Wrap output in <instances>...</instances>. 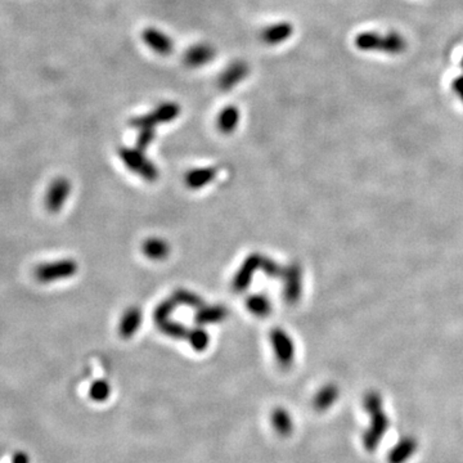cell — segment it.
Masks as SVG:
<instances>
[{
  "mask_svg": "<svg viewBox=\"0 0 463 463\" xmlns=\"http://www.w3.org/2000/svg\"><path fill=\"white\" fill-rule=\"evenodd\" d=\"M77 263L71 259H62L38 265L35 269L36 280L42 283L65 281L77 273Z\"/></svg>",
  "mask_w": 463,
  "mask_h": 463,
  "instance_id": "cell-1",
  "label": "cell"
},
{
  "mask_svg": "<svg viewBox=\"0 0 463 463\" xmlns=\"http://www.w3.org/2000/svg\"><path fill=\"white\" fill-rule=\"evenodd\" d=\"M356 45L362 50H384L388 53H400L405 50L404 39L397 33L380 36L377 33H364L358 35Z\"/></svg>",
  "mask_w": 463,
  "mask_h": 463,
  "instance_id": "cell-2",
  "label": "cell"
},
{
  "mask_svg": "<svg viewBox=\"0 0 463 463\" xmlns=\"http://www.w3.org/2000/svg\"><path fill=\"white\" fill-rule=\"evenodd\" d=\"M271 342L278 364L282 368H289L295 360V345L291 336L282 328H274L271 332Z\"/></svg>",
  "mask_w": 463,
  "mask_h": 463,
  "instance_id": "cell-3",
  "label": "cell"
},
{
  "mask_svg": "<svg viewBox=\"0 0 463 463\" xmlns=\"http://www.w3.org/2000/svg\"><path fill=\"white\" fill-rule=\"evenodd\" d=\"M120 158L132 172L141 174V176L144 179L147 181L158 179V167L144 158L139 151L123 149L120 151Z\"/></svg>",
  "mask_w": 463,
  "mask_h": 463,
  "instance_id": "cell-4",
  "label": "cell"
},
{
  "mask_svg": "<svg viewBox=\"0 0 463 463\" xmlns=\"http://www.w3.org/2000/svg\"><path fill=\"white\" fill-rule=\"evenodd\" d=\"M389 417L384 411L371 414V422L368 429L364 431L363 446L365 450L373 452L380 446L381 440L389 429Z\"/></svg>",
  "mask_w": 463,
  "mask_h": 463,
  "instance_id": "cell-5",
  "label": "cell"
},
{
  "mask_svg": "<svg viewBox=\"0 0 463 463\" xmlns=\"http://www.w3.org/2000/svg\"><path fill=\"white\" fill-rule=\"evenodd\" d=\"M179 115V106L175 103H165L158 106L153 112H151L149 115L141 116L137 117L132 121V126L137 128H152L153 125L158 124V123H169L173 121L174 119H176Z\"/></svg>",
  "mask_w": 463,
  "mask_h": 463,
  "instance_id": "cell-6",
  "label": "cell"
},
{
  "mask_svg": "<svg viewBox=\"0 0 463 463\" xmlns=\"http://www.w3.org/2000/svg\"><path fill=\"white\" fill-rule=\"evenodd\" d=\"M71 192V183L66 178H57L50 183L45 196V206L50 213H58L66 204Z\"/></svg>",
  "mask_w": 463,
  "mask_h": 463,
  "instance_id": "cell-7",
  "label": "cell"
},
{
  "mask_svg": "<svg viewBox=\"0 0 463 463\" xmlns=\"http://www.w3.org/2000/svg\"><path fill=\"white\" fill-rule=\"evenodd\" d=\"M284 277V300L289 304H295L301 296L303 291V274L298 264L289 265L283 274Z\"/></svg>",
  "mask_w": 463,
  "mask_h": 463,
  "instance_id": "cell-8",
  "label": "cell"
},
{
  "mask_svg": "<svg viewBox=\"0 0 463 463\" xmlns=\"http://www.w3.org/2000/svg\"><path fill=\"white\" fill-rule=\"evenodd\" d=\"M261 259L263 257H260V255H250L245 260L238 273L236 274V277L233 280V289L238 292H242L246 289V287H248L255 272L261 268Z\"/></svg>",
  "mask_w": 463,
  "mask_h": 463,
  "instance_id": "cell-9",
  "label": "cell"
},
{
  "mask_svg": "<svg viewBox=\"0 0 463 463\" xmlns=\"http://www.w3.org/2000/svg\"><path fill=\"white\" fill-rule=\"evenodd\" d=\"M418 447L417 439L412 435H407L400 439L397 446L393 448L388 455V463H405L416 453Z\"/></svg>",
  "mask_w": 463,
  "mask_h": 463,
  "instance_id": "cell-10",
  "label": "cell"
},
{
  "mask_svg": "<svg viewBox=\"0 0 463 463\" xmlns=\"http://www.w3.org/2000/svg\"><path fill=\"white\" fill-rule=\"evenodd\" d=\"M142 323V312L139 308L132 306L126 309L119 324V332L124 339L132 337L135 335Z\"/></svg>",
  "mask_w": 463,
  "mask_h": 463,
  "instance_id": "cell-11",
  "label": "cell"
},
{
  "mask_svg": "<svg viewBox=\"0 0 463 463\" xmlns=\"http://www.w3.org/2000/svg\"><path fill=\"white\" fill-rule=\"evenodd\" d=\"M143 40L149 45L151 50H155L158 54L167 56L173 50V43L166 36L165 33L155 30V29H149L143 33Z\"/></svg>",
  "mask_w": 463,
  "mask_h": 463,
  "instance_id": "cell-12",
  "label": "cell"
},
{
  "mask_svg": "<svg viewBox=\"0 0 463 463\" xmlns=\"http://www.w3.org/2000/svg\"><path fill=\"white\" fill-rule=\"evenodd\" d=\"M339 388L335 384H327L323 388L317 391L314 399H313V407L318 412H324L330 409L332 405L336 403L339 397Z\"/></svg>",
  "mask_w": 463,
  "mask_h": 463,
  "instance_id": "cell-13",
  "label": "cell"
},
{
  "mask_svg": "<svg viewBox=\"0 0 463 463\" xmlns=\"http://www.w3.org/2000/svg\"><path fill=\"white\" fill-rule=\"evenodd\" d=\"M272 425L275 432L282 438H287L294 431V420L289 411L283 407L274 408L272 412Z\"/></svg>",
  "mask_w": 463,
  "mask_h": 463,
  "instance_id": "cell-14",
  "label": "cell"
},
{
  "mask_svg": "<svg viewBox=\"0 0 463 463\" xmlns=\"http://www.w3.org/2000/svg\"><path fill=\"white\" fill-rule=\"evenodd\" d=\"M246 74H248V66L242 62H236L224 71L223 75L219 79V85L224 91H228L236 84L240 83Z\"/></svg>",
  "mask_w": 463,
  "mask_h": 463,
  "instance_id": "cell-15",
  "label": "cell"
},
{
  "mask_svg": "<svg viewBox=\"0 0 463 463\" xmlns=\"http://www.w3.org/2000/svg\"><path fill=\"white\" fill-rule=\"evenodd\" d=\"M214 57V50L210 45H195L185 53V63L192 67L202 66L206 65Z\"/></svg>",
  "mask_w": 463,
  "mask_h": 463,
  "instance_id": "cell-16",
  "label": "cell"
},
{
  "mask_svg": "<svg viewBox=\"0 0 463 463\" xmlns=\"http://www.w3.org/2000/svg\"><path fill=\"white\" fill-rule=\"evenodd\" d=\"M143 252L151 260H164L170 254V246L162 238H149L143 243Z\"/></svg>",
  "mask_w": 463,
  "mask_h": 463,
  "instance_id": "cell-17",
  "label": "cell"
},
{
  "mask_svg": "<svg viewBox=\"0 0 463 463\" xmlns=\"http://www.w3.org/2000/svg\"><path fill=\"white\" fill-rule=\"evenodd\" d=\"M214 176H215V169H213V167L193 169L192 172L187 174L185 183L188 184L190 188L199 190L211 182L214 179Z\"/></svg>",
  "mask_w": 463,
  "mask_h": 463,
  "instance_id": "cell-18",
  "label": "cell"
},
{
  "mask_svg": "<svg viewBox=\"0 0 463 463\" xmlns=\"http://www.w3.org/2000/svg\"><path fill=\"white\" fill-rule=\"evenodd\" d=\"M291 33H292V26L283 22V24L271 26L269 29H265L261 38L268 44H280V43L284 42L286 39H289Z\"/></svg>",
  "mask_w": 463,
  "mask_h": 463,
  "instance_id": "cell-19",
  "label": "cell"
},
{
  "mask_svg": "<svg viewBox=\"0 0 463 463\" xmlns=\"http://www.w3.org/2000/svg\"><path fill=\"white\" fill-rule=\"evenodd\" d=\"M238 121H240V111H238V108L229 106V107L224 108L222 114L219 115L218 126H219V129L222 132L228 134V132H233L237 128Z\"/></svg>",
  "mask_w": 463,
  "mask_h": 463,
  "instance_id": "cell-20",
  "label": "cell"
},
{
  "mask_svg": "<svg viewBox=\"0 0 463 463\" xmlns=\"http://www.w3.org/2000/svg\"><path fill=\"white\" fill-rule=\"evenodd\" d=\"M227 317V310L222 306H210V308H199V313L196 315V321L199 324H210V323L222 322Z\"/></svg>",
  "mask_w": 463,
  "mask_h": 463,
  "instance_id": "cell-21",
  "label": "cell"
},
{
  "mask_svg": "<svg viewBox=\"0 0 463 463\" xmlns=\"http://www.w3.org/2000/svg\"><path fill=\"white\" fill-rule=\"evenodd\" d=\"M246 306L252 314L257 315V317H265V315L269 314L272 310L271 300L264 295L250 296L246 301Z\"/></svg>",
  "mask_w": 463,
  "mask_h": 463,
  "instance_id": "cell-22",
  "label": "cell"
},
{
  "mask_svg": "<svg viewBox=\"0 0 463 463\" xmlns=\"http://www.w3.org/2000/svg\"><path fill=\"white\" fill-rule=\"evenodd\" d=\"M111 397V385L106 380H97L89 388V397L96 403H105Z\"/></svg>",
  "mask_w": 463,
  "mask_h": 463,
  "instance_id": "cell-23",
  "label": "cell"
},
{
  "mask_svg": "<svg viewBox=\"0 0 463 463\" xmlns=\"http://www.w3.org/2000/svg\"><path fill=\"white\" fill-rule=\"evenodd\" d=\"M364 409L367 411V413L371 414L377 413L380 411H384V400L381 397L380 393L376 390H371L368 391L363 397Z\"/></svg>",
  "mask_w": 463,
  "mask_h": 463,
  "instance_id": "cell-24",
  "label": "cell"
},
{
  "mask_svg": "<svg viewBox=\"0 0 463 463\" xmlns=\"http://www.w3.org/2000/svg\"><path fill=\"white\" fill-rule=\"evenodd\" d=\"M188 341L190 347H193L195 351H204L210 342V336L205 330L197 328L193 331L188 332Z\"/></svg>",
  "mask_w": 463,
  "mask_h": 463,
  "instance_id": "cell-25",
  "label": "cell"
},
{
  "mask_svg": "<svg viewBox=\"0 0 463 463\" xmlns=\"http://www.w3.org/2000/svg\"><path fill=\"white\" fill-rule=\"evenodd\" d=\"M174 300H175V303H182L184 305L193 306L197 309L202 306V301L199 296H196L193 292L184 291V289L176 291L174 295Z\"/></svg>",
  "mask_w": 463,
  "mask_h": 463,
  "instance_id": "cell-26",
  "label": "cell"
},
{
  "mask_svg": "<svg viewBox=\"0 0 463 463\" xmlns=\"http://www.w3.org/2000/svg\"><path fill=\"white\" fill-rule=\"evenodd\" d=\"M260 269H263L265 274H268L272 278L283 277V274H284V271L282 269L281 266L277 264L272 259H269V257H263L261 259V268Z\"/></svg>",
  "mask_w": 463,
  "mask_h": 463,
  "instance_id": "cell-27",
  "label": "cell"
},
{
  "mask_svg": "<svg viewBox=\"0 0 463 463\" xmlns=\"http://www.w3.org/2000/svg\"><path fill=\"white\" fill-rule=\"evenodd\" d=\"M153 138H155V132L152 130V128L142 129L141 134L138 137V147L141 149L149 147V143L153 141Z\"/></svg>",
  "mask_w": 463,
  "mask_h": 463,
  "instance_id": "cell-28",
  "label": "cell"
},
{
  "mask_svg": "<svg viewBox=\"0 0 463 463\" xmlns=\"http://www.w3.org/2000/svg\"><path fill=\"white\" fill-rule=\"evenodd\" d=\"M453 86H455V91H457V94L461 97V100H463V76L455 79V83H453Z\"/></svg>",
  "mask_w": 463,
  "mask_h": 463,
  "instance_id": "cell-29",
  "label": "cell"
},
{
  "mask_svg": "<svg viewBox=\"0 0 463 463\" xmlns=\"http://www.w3.org/2000/svg\"><path fill=\"white\" fill-rule=\"evenodd\" d=\"M15 463H29V455H26L25 452H18V455L15 457Z\"/></svg>",
  "mask_w": 463,
  "mask_h": 463,
  "instance_id": "cell-30",
  "label": "cell"
},
{
  "mask_svg": "<svg viewBox=\"0 0 463 463\" xmlns=\"http://www.w3.org/2000/svg\"><path fill=\"white\" fill-rule=\"evenodd\" d=\"M461 66L463 67V57H462V62H461Z\"/></svg>",
  "mask_w": 463,
  "mask_h": 463,
  "instance_id": "cell-31",
  "label": "cell"
}]
</instances>
